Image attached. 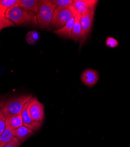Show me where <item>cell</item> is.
Returning a JSON list of instances; mask_svg holds the SVG:
<instances>
[{"label": "cell", "mask_w": 130, "mask_h": 147, "mask_svg": "<svg viewBox=\"0 0 130 147\" xmlns=\"http://www.w3.org/2000/svg\"><path fill=\"white\" fill-rule=\"evenodd\" d=\"M28 111L33 120L42 122L45 117V108L37 98L32 97L29 102Z\"/></svg>", "instance_id": "obj_5"}, {"label": "cell", "mask_w": 130, "mask_h": 147, "mask_svg": "<svg viewBox=\"0 0 130 147\" xmlns=\"http://www.w3.org/2000/svg\"><path fill=\"white\" fill-rule=\"evenodd\" d=\"M6 124L12 130L23 125L21 114L6 118Z\"/></svg>", "instance_id": "obj_14"}, {"label": "cell", "mask_w": 130, "mask_h": 147, "mask_svg": "<svg viewBox=\"0 0 130 147\" xmlns=\"http://www.w3.org/2000/svg\"><path fill=\"white\" fill-rule=\"evenodd\" d=\"M3 103H2V104L0 103V110H1V107H2V105H3Z\"/></svg>", "instance_id": "obj_24"}, {"label": "cell", "mask_w": 130, "mask_h": 147, "mask_svg": "<svg viewBox=\"0 0 130 147\" xmlns=\"http://www.w3.org/2000/svg\"><path fill=\"white\" fill-rule=\"evenodd\" d=\"M5 17L17 25H30L34 27L38 26L37 16L33 12L18 5L8 9Z\"/></svg>", "instance_id": "obj_1"}, {"label": "cell", "mask_w": 130, "mask_h": 147, "mask_svg": "<svg viewBox=\"0 0 130 147\" xmlns=\"http://www.w3.org/2000/svg\"><path fill=\"white\" fill-rule=\"evenodd\" d=\"M51 2L57 7H67L72 6L73 0H51Z\"/></svg>", "instance_id": "obj_18"}, {"label": "cell", "mask_w": 130, "mask_h": 147, "mask_svg": "<svg viewBox=\"0 0 130 147\" xmlns=\"http://www.w3.org/2000/svg\"><path fill=\"white\" fill-rule=\"evenodd\" d=\"M41 38L40 34L35 30L29 31L26 35L27 42L29 45H35L38 42Z\"/></svg>", "instance_id": "obj_16"}, {"label": "cell", "mask_w": 130, "mask_h": 147, "mask_svg": "<svg viewBox=\"0 0 130 147\" xmlns=\"http://www.w3.org/2000/svg\"><path fill=\"white\" fill-rule=\"evenodd\" d=\"M99 79L98 72L93 69H86L83 71L80 76L82 83L86 86L91 87L95 85Z\"/></svg>", "instance_id": "obj_8"}, {"label": "cell", "mask_w": 130, "mask_h": 147, "mask_svg": "<svg viewBox=\"0 0 130 147\" xmlns=\"http://www.w3.org/2000/svg\"><path fill=\"white\" fill-rule=\"evenodd\" d=\"M6 128V118L0 110V136L3 133Z\"/></svg>", "instance_id": "obj_21"}, {"label": "cell", "mask_w": 130, "mask_h": 147, "mask_svg": "<svg viewBox=\"0 0 130 147\" xmlns=\"http://www.w3.org/2000/svg\"><path fill=\"white\" fill-rule=\"evenodd\" d=\"M76 16V15L72 16L63 27L55 30L53 31V33L58 36H63V37L65 38L66 37L67 38H70V36L72 35L73 28L74 26Z\"/></svg>", "instance_id": "obj_10"}, {"label": "cell", "mask_w": 130, "mask_h": 147, "mask_svg": "<svg viewBox=\"0 0 130 147\" xmlns=\"http://www.w3.org/2000/svg\"><path fill=\"white\" fill-rule=\"evenodd\" d=\"M77 14V12L72 5L67 7H57L53 12L51 26L59 29L65 25L71 17Z\"/></svg>", "instance_id": "obj_4"}, {"label": "cell", "mask_w": 130, "mask_h": 147, "mask_svg": "<svg viewBox=\"0 0 130 147\" xmlns=\"http://www.w3.org/2000/svg\"><path fill=\"white\" fill-rule=\"evenodd\" d=\"M98 2L97 0H73L72 6L77 13L82 14L96 9Z\"/></svg>", "instance_id": "obj_7"}, {"label": "cell", "mask_w": 130, "mask_h": 147, "mask_svg": "<svg viewBox=\"0 0 130 147\" xmlns=\"http://www.w3.org/2000/svg\"><path fill=\"white\" fill-rule=\"evenodd\" d=\"M80 18L81 14L77 13L75 17V24L73 28L72 35L70 36L71 40L74 41H80V44L82 41V32L80 26Z\"/></svg>", "instance_id": "obj_12"}, {"label": "cell", "mask_w": 130, "mask_h": 147, "mask_svg": "<svg viewBox=\"0 0 130 147\" xmlns=\"http://www.w3.org/2000/svg\"><path fill=\"white\" fill-rule=\"evenodd\" d=\"M5 17V14L3 13V12L0 9V18H4Z\"/></svg>", "instance_id": "obj_23"}, {"label": "cell", "mask_w": 130, "mask_h": 147, "mask_svg": "<svg viewBox=\"0 0 130 147\" xmlns=\"http://www.w3.org/2000/svg\"><path fill=\"white\" fill-rule=\"evenodd\" d=\"M21 142L19 141L17 138L13 137L9 142L7 143L3 147H20L21 145Z\"/></svg>", "instance_id": "obj_22"}, {"label": "cell", "mask_w": 130, "mask_h": 147, "mask_svg": "<svg viewBox=\"0 0 130 147\" xmlns=\"http://www.w3.org/2000/svg\"><path fill=\"white\" fill-rule=\"evenodd\" d=\"M105 44L107 47L114 48H117L118 46H119V44L117 40L112 37V36H107V38H106V40L105 41Z\"/></svg>", "instance_id": "obj_20"}, {"label": "cell", "mask_w": 130, "mask_h": 147, "mask_svg": "<svg viewBox=\"0 0 130 147\" xmlns=\"http://www.w3.org/2000/svg\"><path fill=\"white\" fill-rule=\"evenodd\" d=\"M39 0H18L17 5L25 8L35 14L38 13Z\"/></svg>", "instance_id": "obj_13"}, {"label": "cell", "mask_w": 130, "mask_h": 147, "mask_svg": "<svg viewBox=\"0 0 130 147\" xmlns=\"http://www.w3.org/2000/svg\"><path fill=\"white\" fill-rule=\"evenodd\" d=\"M13 130L7 125L3 133L0 136V147L4 146L7 143L13 138Z\"/></svg>", "instance_id": "obj_15"}, {"label": "cell", "mask_w": 130, "mask_h": 147, "mask_svg": "<svg viewBox=\"0 0 130 147\" xmlns=\"http://www.w3.org/2000/svg\"><path fill=\"white\" fill-rule=\"evenodd\" d=\"M32 98V95H25L8 99L3 102L1 111L5 118L21 114L23 108Z\"/></svg>", "instance_id": "obj_2"}, {"label": "cell", "mask_w": 130, "mask_h": 147, "mask_svg": "<svg viewBox=\"0 0 130 147\" xmlns=\"http://www.w3.org/2000/svg\"><path fill=\"white\" fill-rule=\"evenodd\" d=\"M56 7L51 0H39L38 13L37 14L38 26L42 28H47L51 26L53 14Z\"/></svg>", "instance_id": "obj_3"}, {"label": "cell", "mask_w": 130, "mask_h": 147, "mask_svg": "<svg viewBox=\"0 0 130 147\" xmlns=\"http://www.w3.org/2000/svg\"><path fill=\"white\" fill-rule=\"evenodd\" d=\"M29 102H28L25 105L24 107L23 108L22 111L21 113L22 121H23V125L29 128V129L33 130V131H37L41 128L42 122L35 121L32 119V118L29 115L28 111V107Z\"/></svg>", "instance_id": "obj_9"}, {"label": "cell", "mask_w": 130, "mask_h": 147, "mask_svg": "<svg viewBox=\"0 0 130 147\" xmlns=\"http://www.w3.org/2000/svg\"><path fill=\"white\" fill-rule=\"evenodd\" d=\"M35 134V132L29 128L22 125L13 130V137L17 138L21 143L24 142L28 138Z\"/></svg>", "instance_id": "obj_11"}, {"label": "cell", "mask_w": 130, "mask_h": 147, "mask_svg": "<svg viewBox=\"0 0 130 147\" xmlns=\"http://www.w3.org/2000/svg\"><path fill=\"white\" fill-rule=\"evenodd\" d=\"M18 0H0V9L5 14L6 11L17 5Z\"/></svg>", "instance_id": "obj_17"}, {"label": "cell", "mask_w": 130, "mask_h": 147, "mask_svg": "<svg viewBox=\"0 0 130 147\" xmlns=\"http://www.w3.org/2000/svg\"><path fill=\"white\" fill-rule=\"evenodd\" d=\"M95 10L96 9H94L90 11L87 12V13L81 14L80 26L82 32V41L81 45L83 43H84L90 34L93 23Z\"/></svg>", "instance_id": "obj_6"}, {"label": "cell", "mask_w": 130, "mask_h": 147, "mask_svg": "<svg viewBox=\"0 0 130 147\" xmlns=\"http://www.w3.org/2000/svg\"><path fill=\"white\" fill-rule=\"evenodd\" d=\"M14 26L15 24L13 21H11L9 19L5 17L0 18V32L4 28L13 27Z\"/></svg>", "instance_id": "obj_19"}]
</instances>
